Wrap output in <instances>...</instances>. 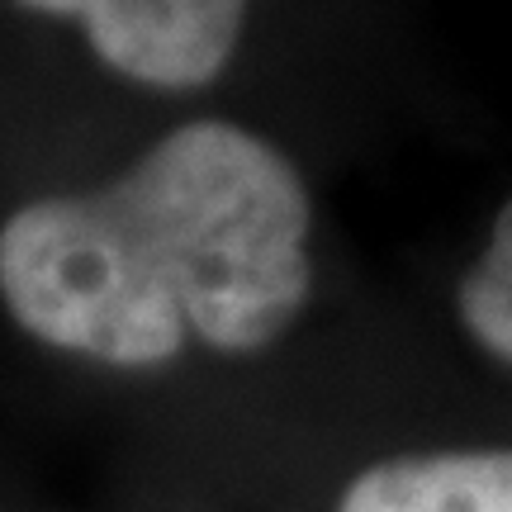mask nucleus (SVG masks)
Here are the masks:
<instances>
[{
  "mask_svg": "<svg viewBox=\"0 0 512 512\" xmlns=\"http://www.w3.org/2000/svg\"><path fill=\"white\" fill-rule=\"evenodd\" d=\"M313 204L275 143L190 119L124 176L43 195L0 223V299L19 328L100 366L185 347H271L313 290Z\"/></svg>",
  "mask_w": 512,
  "mask_h": 512,
  "instance_id": "f257e3e1",
  "label": "nucleus"
},
{
  "mask_svg": "<svg viewBox=\"0 0 512 512\" xmlns=\"http://www.w3.org/2000/svg\"><path fill=\"white\" fill-rule=\"evenodd\" d=\"M38 15L76 19L110 72L157 86L200 91L233 62L247 0H19Z\"/></svg>",
  "mask_w": 512,
  "mask_h": 512,
  "instance_id": "f03ea898",
  "label": "nucleus"
},
{
  "mask_svg": "<svg viewBox=\"0 0 512 512\" xmlns=\"http://www.w3.org/2000/svg\"><path fill=\"white\" fill-rule=\"evenodd\" d=\"M337 512H512V451H432L380 460Z\"/></svg>",
  "mask_w": 512,
  "mask_h": 512,
  "instance_id": "7ed1b4c3",
  "label": "nucleus"
},
{
  "mask_svg": "<svg viewBox=\"0 0 512 512\" xmlns=\"http://www.w3.org/2000/svg\"><path fill=\"white\" fill-rule=\"evenodd\" d=\"M460 318L479 347L512 366V200L498 209L484 252L460 280Z\"/></svg>",
  "mask_w": 512,
  "mask_h": 512,
  "instance_id": "20e7f679",
  "label": "nucleus"
}]
</instances>
